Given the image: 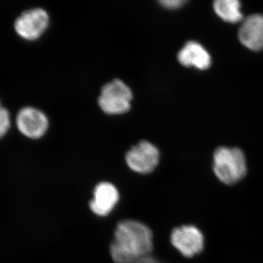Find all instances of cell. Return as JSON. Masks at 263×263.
I'll return each instance as SVG.
<instances>
[{
    "label": "cell",
    "instance_id": "6",
    "mask_svg": "<svg viewBox=\"0 0 263 263\" xmlns=\"http://www.w3.org/2000/svg\"><path fill=\"white\" fill-rule=\"evenodd\" d=\"M171 240L175 248L186 257H193L204 248L203 235L193 226L175 228L171 233Z\"/></svg>",
    "mask_w": 263,
    "mask_h": 263
},
{
    "label": "cell",
    "instance_id": "8",
    "mask_svg": "<svg viewBox=\"0 0 263 263\" xmlns=\"http://www.w3.org/2000/svg\"><path fill=\"white\" fill-rule=\"evenodd\" d=\"M240 42L252 51L263 49V14L249 15L243 21L238 33Z\"/></svg>",
    "mask_w": 263,
    "mask_h": 263
},
{
    "label": "cell",
    "instance_id": "1",
    "mask_svg": "<svg viewBox=\"0 0 263 263\" xmlns=\"http://www.w3.org/2000/svg\"><path fill=\"white\" fill-rule=\"evenodd\" d=\"M153 249V234L140 221L124 220L118 224L110 254L116 263H131L150 255Z\"/></svg>",
    "mask_w": 263,
    "mask_h": 263
},
{
    "label": "cell",
    "instance_id": "10",
    "mask_svg": "<svg viewBox=\"0 0 263 263\" xmlns=\"http://www.w3.org/2000/svg\"><path fill=\"white\" fill-rule=\"evenodd\" d=\"M180 63L186 67H195L200 70H206L212 65V57L209 52L195 41H190L178 54Z\"/></svg>",
    "mask_w": 263,
    "mask_h": 263
},
{
    "label": "cell",
    "instance_id": "2",
    "mask_svg": "<svg viewBox=\"0 0 263 263\" xmlns=\"http://www.w3.org/2000/svg\"><path fill=\"white\" fill-rule=\"evenodd\" d=\"M247 161L239 148L219 147L214 155V171L226 184L238 182L247 174Z\"/></svg>",
    "mask_w": 263,
    "mask_h": 263
},
{
    "label": "cell",
    "instance_id": "11",
    "mask_svg": "<svg viewBox=\"0 0 263 263\" xmlns=\"http://www.w3.org/2000/svg\"><path fill=\"white\" fill-rule=\"evenodd\" d=\"M214 9L218 16L227 22L238 23L243 20L238 0H217L214 2Z\"/></svg>",
    "mask_w": 263,
    "mask_h": 263
},
{
    "label": "cell",
    "instance_id": "9",
    "mask_svg": "<svg viewBox=\"0 0 263 263\" xmlns=\"http://www.w3.org/2000/svg\"><path fill=\"white\" fill-rule=\"evenodd\" d=\"M119 198V192L112 183H99L95 189L94 197L89 204L90 209L97 215H108L117 205Z\"/></svg>",
    "mask_w": 263,
    "mask_h": 263
},
{
    "label": "cell",
    "instance_id": "7",
    "mask_svg": "<svg viewBox=\"0 0 263 263\" xmlns=\"http://www.w3.org/2000/svg\"><path fill=\"white\" fill-rule=\"evenodd\" d=\"M16 124L22 134L28 138L37 139L47 131L48 118L46 114L34 107H24L16 116Z\"/></svg>",
    "mask_w": 263,
    "mask_h": 263
},
{
    "label": "cell",
    "instance_id": "4",
    "mask_svg": "<svg viewBox=\"0 0 263 263\" xmlns=\"http://www.w3.org/2000/svg\"><path fill=\"white\" fill-rule=\"evenodd\" d=\"M49 17L42 8H33L23 12L15 19L14 28L21 37L29 41L37 39L47 29Z\"/></svg>",
    "mask_w": 263,
    "mask_h": 263
},
{
    "label": "cell",
    "instance_id": "12",
    "mask_svg": "<svg viewBox=\"0 0 263 263\" xmlns=\"http://www.w3.org/2000/svg\"><path fill=\"white\" fill-rule=\"evenodd\" d=\"M10 126V113L8 109L3 108L0 112V138L5 136Z\"/></svg>",
    "mask_w": 263,
    "mask_h": 263
},
{
    "label": "cell",
    "instance_id": "13",
    "mask_svg": "<svg viewBox=\"0 0 263 263\" xmlns=\"http://www.w3.org/2000/svg\"><path fill=\"white\" fill-rule=\"evenodd\" d=\"M160 3L168 9H176V8L182 6L183 3H185V1H183V0H164V1H161Z\"/></svg>",
    "mask_w": 263,
    "mask_h": 263
},
{
    "label": "cell",
    "instance_id": "15",
    "mask_svg": "<svg viewBox=\"0 0 263 263\" xmlns=\"http://www.w3.org/2000/svg\"><path fill=\"white\" fill-rule=\"evenodd\" d=\"M3 106L2 105L1 102H0V111H1L2 109H3Z\"/></svg>",
    "mask_w": 263,
    "mask_h": 263
},
{
    "label": "cell",
    "instance_id": "3",
    "mask_svg": "<svg viewBox=\"0 0 263 263\" xmlns=\"http://www.w3.org/2000/svg\"><path fill=\"white\" fill-rule=\"evenodd\" d=\"M133 92L122 81L114 79L103 86L99 105L105 113L119 115L127 113L131 107Z\"/></svg>",
    "mask_w": 263,
    "mask_h": 263
},
{
    "label": "cell",
    "instance_id": "14",
    "mask_svg": "<svg viewBox=\"0 0 263 263\" xmlns=\"http://www.w3.org/2000/svg\"><path fill=\"white\" fill-rule=\"evenodd\" d=\"M131 263H161L159 262L157 259L153 258V257H151L150 255L146 256V257H142V258H140L137 259V260L134 261V262Z\"/></svg>",
    "mask_w": 263,
    "mask_h": 263
},
{
    "label": "cell",
    "instance_id": "5",
    "mask_svg": "<svg viewBox=\"0 0 263 263\" xmlns=\"http://www.w3.org/2000/svg\"><path fill=\"white\" fill-rule=\"evenodd\" d=\"M125 160L129 168L135 172L148 174L158 164L160 152L149 142L141 141L127 152Z\"/></svg>",
    "mask_w": 263,
    "mask_h": 263
}]
</instances>
